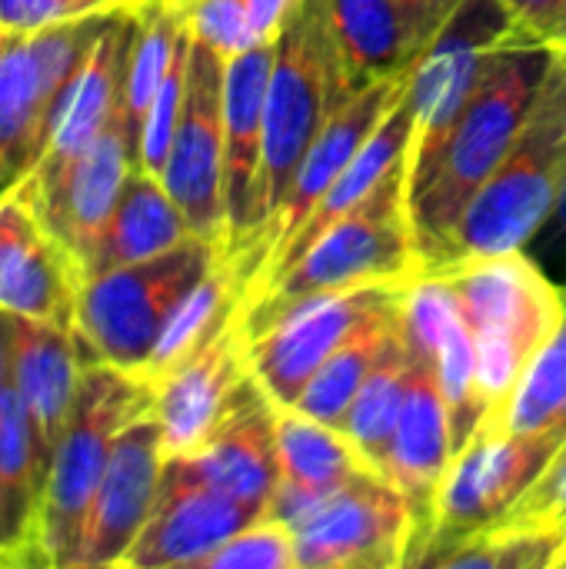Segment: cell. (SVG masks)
<instances>
[{"label": "cell", "instance_id": "8d00e7d4", "mask_svg": "<svg viewBox=\"0 0 566 569\" xmlns=\"http://www.w3.org/2000/svg\"><path fill=\"white\" fill-rule=\"evenodd\" d=\"M494 527L537 530L560 537L566 543V440L544 467V473L530 483V490Z\"/></svg>", "mask_w": 566, "mask_h": 569}, {"label": "cell", "instance_id": "f1b7e54d", "mask_svg": "<svg viewBox=\"0 0 566 569\" xmlns=\"http://www.w3.org/2000/svg\"><path fill=\"white\" fill-rule=\"evenodd\" d=\"M47 470L13 387L0 397V567L40 569V503Z\"/></svg>", "mask_w": 566, "mask_h": 569}, {"label": "cell", "instance_id": "5bb4252c", "mask_svg": "<svg viewBox=\"0 0 566 569\" xmlns=\"http://www.w3.org/2000/svg\"><path fill=\"white\" fill-rule=\"evenodd\" d=\"M404 93H407V73L404 77H384V80L367 83L360 93H354L344 107L334 110V117L324 123L320 137L307 150V157H304V163H300V170L294 177V187H290L287 200L280 203L277 217L270 220L264 237L254 243V250L247 257L234 260L244 293L254 283V277L260 273V267L274 253H280L284 243L300 230V223L310 217V210L324 200V193L347 170V163L357 157V150L367 143V137L404 100Z\"/></svg>", "mask_w": 566, "mask_h": 569}, {"label": "cell", "instance_id": "52a82bcc", "mask_svg": "<svg viewBox=\"0 0 566 569\" xmlns=\"http://www.w3.org/2000/svg\"><path fill=\"white\" fill-rule=\"evenodd\" d=\"M224 253V247L193 237L160 257L87 277L77 293L73 333L90 360L140 377L170 313Z\"/></svg>", "mask_w": 566, "mask_h": 569}, {"label": "cell", "instance_id": "7402d4cb", "mask_svg": "<svg viewBox=\"0 0 566 569\" xmlns=\"http://www.w3.org/2000/svg\"><path fill=\"white\" fill-rule=\"evenodd\" d=\"M133 167H137V143L123 123V107H120L110 127L70 167L63 183L47 200L30 203L37 217L73 253L77 267L83 270V280L90 273L93 253L103 240V230L110 223L123 180Z\"/></svg>", "mask_w": 566, "mask_h": 569}, {"label": "cell", "instance_id": "bcb514c9", "mask_svg": "<svg viewBox=\"0 0 566 569\" xmlns=\"http://www.w3.org/2000/svg\"><path fill=\"white\" fill-rule=\"evenodd\" d=\"M554 569H566V543H564V550L557 553V563H554Z\"/></svg>", "mask_w": 566, "mask_h": 569}, {"label": "cell", "instance_id": "ba28073f", "mask_svg": "<svg viewBox=\"0 0 566 569\" xmlns=\"http://www.w3.org/2000/svg\"><path fill=\"white\" fill-rule=\"evenodd\" d=\"M113 13L30 37L0 33V197L43 157L67 97Z\"/></svg>", "mask_w": 566, "mask_h": 569}, {"label": "cell", "instance_id": "836d02e7", "mask_svg": "<svg viewBox=\"0 0 566 569\" xmlns=\"http://www.w3.org/2000/svg\"><path fill=\"white\" fill-rule=\"evenodd\" d=\"M560 550L564 540L550 533L487 527L437 557L430 569H554Z\"/></svg>", "mask_w": 566, "mask_h": 569}, {"label": "cell", "instance_id": "9c48e42d", "mask_svg": "<svg viewBox=\"0 0 566 569\" xmlns=\"http://www.w3.org/2000/svg\"><path fill=\"white\" fill-rule=\"evenodd\" d=\"M510 37H517V27L504 0H460L410 67L407 100L414 110V137L404 167L407 203L434 173L490 57Z\"/></svg>", "mask_w": 566, "mask_h": 569}, {"label": "cell", "instance_id": "ee69618b", "mask_svg": "<svg viewBox=\"0 0 566 569\" xmlns=\"http://www.w3.org/2000/svg\"><path fill=\"white\" fill-rule=\"evenodd\" d=\"M7 387H10V377H7V320H3V310H0V397H3Z\"/></svg>", "mask_w": 566, "mask_h": 569}, {"label": "cell", "instance_id": "d6a6232c", "mask_svg": "<svg viewBox=\"0 0 566 569\" xmlns=\"http://www.w3.org/2000/svg\"><path fill=\"white\" fill-rule=\"evenodd\" d=\"M504 427L524 437L566 440V287L564 323L517 383L504 410Z\"/></svg>", "mask_w": 566, "mask_h": 569}, {"label": "cell", "instance_id": "4316f807", "mask_svg": "<svg viewBox=\"0 0 566 569\" xmlns=\"http://www.w3.org/2000/svg\"><path fill=\"white\" fill-rule=\"evenodd\" d=\"M410 137H414V110L410 100L404 93V100L387 113V120L367 137V143L357 150V157L347 163V170L334 180V187L324 193V200L310 210V217L300 223V230L284 243L280 253H274L260 273L254 277V283L244 293V303L254 300L264 287H270L330 223H337L340 217H347L350 210H357L394 170L407 167V153H410Z\"/></svg>", "mask_w": 566, "mask_h": 569}, {"label": "cell", "instance_id": "d4e9b609", "mask_svg": "<svg viewBox=\"0 0 566 569\" xmlns=\"http://www.w3.org/2000/svg\"><path fill=\"white\" fill-rule=\"evenodd\" d=\"M167 460L203 487L240 500L267 517L280 480L274 400L260 390V383H254L230 420L200 450Z\"/></svg>", "mask_w": 566, "mask_h": 569}, {"label": "cell", "instance_id": "1f68e13d", "mask_svg": "<svg viewBox=\"0 0 566 569\" xmlns=\"http://www.w3.org/2000/svg\"><path fill=\"white\" fill-rule=\"evenodd\" d=\"M407 377H410V353H407V337L400 333V340L380 357V363L370 370V377L357 390L344 420V433L354 440V447L367 457V463L380 477H384L394 433L404 413Z\"/></svg>", "mask_w": 566, "mask_h": 569}, {"label": "cell", "instance_id": "7bdbcfd3", "mask_svg": "<svg viewBox=\"0 0 566 569\" xmlns=\"http://www.w3.org/2000/svg\"><path fill=\"white\" fill-rule=\"evenodd\" d=\"M407 7H414L420 17H427V20H434V23H444L447 20V13L460 3V0H404Z\"/></svg>", "mask_w": 566, "mask_h": 569}, {"label": "cell", "instance_id": "603a6c76", "mask_svg": "<svg viewBox=\"0 0 566 569\" xmlns=\"http://www.w3.org/2000/svg\"><path fill=\"white\" fill-rule=\"evenodd\" d=\"M404 337L434 367L450 407L454 453L484 420L477 393V353L454 287L437 273H420L404 290Z\"/></svg>", "mask_w": 566, "mask_h": 569}, {"label": "cell", "instance_id": "30bf717a", "mask_svg": "<svg viewBox=\"0 0 566 569\" xmlns=\"http://www.w3.org/2000/svg\"><path fill=\"white\" fill-rule=\"evenodd\" d=\"M557 450V440L524 437L497 420H480L447 467L420 569H430L437 557L494 527L530 490Z\"/></svg>", "mask_w": 566, "mask_h": 569}, {"label": "cell", "instance_id": "f6af8a7d", "mask_svg": "<svg viewBox=\"0 0 566 569\" xmlns=\"http://www.w3.org/2000/svg\"><path fill=\"white\" fill-rule=\"evenodd\" d=\"M550 47H566V13L564 20H560V27H557L554 37H550Z\"/></svg>", "mask_w": 566, "mask_h": 569}, {"label": "cell", "instance_id": "7dc6e473", "mask_svg": "<svg viewBox=\"0 0 566 569\" xmlns=\"http://www.w3.org/2000/svg\"><path fill=\"white\" fill-rule=\"evenodd\" d=\"M554 50H557V57H560V63H564V67H566V47H554Z\"/></svg>", "mask_w": 566, "mask_h": 569}, {"label": "cell", "instance_id": "f546056e", "mask_svg": "<svg viewBox=\"0 0 566 569\" xmlns=\"http://www.w3.org/2000/svg\"><path fill=\"white\" fill-rule=\"evenodd\" d=\"M193 237L197 233L190 230L183 210L177 207L163 180L147 173L143 167H133L123 180V190L117 197V207L110 213L87 277L160 257Z\"/></svg>", "mask_w": 566, "mask_h": 569}, {"label": "cell", "instance_id": "8992f818", "mask_svg": "<svg viewBox=\"0 0 566 569\" xmlns=\"http://www.w3.org/2000/svg\"><path fill=\"white\" fill-rule=\"evenodd\" d=\"M153 407V387L120 367L87 360L73 413L50 457L40 503V569H73L83 527L120 430Z\"/></svg>", "mask_w": 566, "mask_h": 569}, {"label": "cell", "instance_id": "d6986e66", "mask_svg": "<svg viewBox=\"0 0 566 569\" xmlns=\"http://www.w3.org/2000/svg\"><path fill=\"white\" fill-rule=\"evenodd\" d=\"M83 270L17 193L0 197V310L73 330Z\"/></svg>", "mask_w": 566, "mask_h": 569}, {"label": "cell", "instance_id": "60d3db41", "mask_svg": "<svg viewBox=\"0 0 566 569\" xmlns=\"http://www.w3.org/2000/svg\"><path fill=\"white\" fill-rule=\"evenodd\" d=\"M504 7L514 17L517 37L544 40V43H550L566 13V0H504Z\"/></svg>", "mask_w": 566, "mask_h": 569}, {"label": "cell", "instance_id": "3957f363", "mask_svg": "<svg viewBox=\"0 0 566 569\" xmlns=\"http://www.w3.org/2000/svg\"><path fill=\"white\" fill-rule=\"evenodd\" d=\"M437 277L454 287L474 337L484 420L504 423L517 383L564 323V287L527 250L474 260Z\"/></svg>", "mask_w": 566, "mask_h": 569}, {"label": "cell", "instance_id": "e0dca14e", "mask_svg": "<svg viewBox=\"0 0 566 569\" xmlns=\"http://www.w3.org/2000/svg\"><path fill=\"white\" fill-rule=\"evenodd\" d=\"M163 433L153 410L130 420L110 453L103 480L97 487L83 540L73 569L120 567L143 523L153 513L160 480H163Z\"/></svg>", "mask_w": 566, "mask_h": 569}, {"label": "cell", "instance_id": "44dd1931", "mask_svg": "<svg viewBox=\"0 0 566 569\" xmlns=\"http://www.w3.org/2000/svg\"><path fill=\"white\" fill-rule=\"evenodd\" d=\"M3 320H7V377L27 410L37 457L47 470L60 443V433L73 413L90 353L83 350L80 337L67 327H53L13 313H3Z\"/></svg>", "mask_w": 566, "mask_h": 569}, {"label": "cell", "instance_id": "f35d334b", "mask_svg": "<svg viewBox=\"0 0 566 569\" xmlns=\"http://www.w3.org/2000/svg\"><path fill=\"white\" fill-rule=\"evenodd\" d=\"M170 3L183 13L190 33L210 50H217L224 60L254 47L247 0H170Z\"/></svg>", "mask_w": 566, "mask_h": 569}, {"label": "cell", "instance_id": "6da1fadb", "mask_svg": "<svg viewBox=\"0 0 566 569\" xmlns=\"http://www.w3.org/2000/svg\"><path fill=\"white\" fill-rule=\"evenodd\" d=\"M550 67L554 47L527 37H510L490 57L470 103L444 143L434 173L410 200V223L424 273L444 263L470 200L517 143Z\"/></svg>", "mask_w": 566, "mask_h": 569}, {"label": "cell", "instance_id": "4dcf8cb0", "mask_svg": "<svg viewBox=\"0 0 566 569\" xmlns=\"http://www.w3.org/2000/svg\"><path fill=\"white\" fill-rule=\"evenodd\" d=\"M404 290L350 330V337L320 363V370L300 390L294 410H300L327 427L344 430V420H347V410H350L357 390L364 387L370 370L380 363V357L404 333Z\"/></svg>", "mask_w": 566, "mask_h": 569}, {"label": "cell", "instance_id": "83f0119b", "mask_svg": "<svg viewBox=\"0 0 566 569\" xmlns=\"http://www.w3.org/2000/svg\"><path fill=\"white\" fill-rule=\"evenodd\" d=\"M327 7L337 47L357 90L384 77L410 73L440 27L404 0H327Z\"/></svg>", "mask_w": 566, "mask_h": 569}, {"label": "cell", "instance_id": "4fadbf2b", "mask_svg": "<svg viewBox=\"0 0 566 569\" xmlns=\"http://www.w3.org/2000/svg\"><path fill=\"white\" fill-rule=\"evenodd\" d=\"M190 30V27H187ZM193 37V33H190ZM224 70L227 60L193 37L187 90L163 167V187L183 210L190 230L227 250L224 203Z\"/></svg>", "mask_w": 566, "mask_h": 569}, {"label": "cell", "instance_id": "484cf974", "mask_svg": "<svg viewBox=\"0 0 566 569\" xmlns=\"http://www.w3.org/2000/svg\"><path fill=\"white\" fill-rule=\"evenodd\" d=\"M274 427L280 480L267 517L284 520L287 527L317 500L337 493L340 487L367 473H377L344 430L327 427L294 407L274 403Z\"/></svg>", "mask_w": 566, "mask_h": 569}, {"label": "cell", "instance_id": "ffe728a7", "mask_svg": "<svg viewBox=\"0 0 566 569\" xmlns=\"http://www.w3.org/2000/svg\"><path fill=\"white\" fill-rule=\"evenodd\" d=\"M257 520H264L260 510L203 487L167 460L153 513L120 567L200 569L220 543Z\"/></svg>", "mask_w": 566, "mask_h": 569}, {"label": "cell", "instance_id": "74e56055", "mask_svg": "<svg viewBox=\"0 0 566 569\" xmlns=\"http://www.w3.org/2000/svg\"><path fill=\"white\" fill-rule=\"evenodd\" d=\"M147 0H0V33L3 37H30L60 23L137 10Z\"/></svg>", "mask_w": 566, "mask_h": 569}, {"label": "cell", "instance_id": "e575fe53", "mask_svg": "<svg viewBox=\"0 0 566 569\" xmlns=\"http://www.w3.org/2000/svg\"><path fill=\"white\" fill-rule=\"evenodd\" d=\"M190 30L183 33L173 60H170V70L143 117V127H140V150H137V167H143L147 173L153 177H163V167H167V157H170V143H173V133H177V120H180V107H183V90H187V67H190Z\"/></svg>", "mask_w": 566, "mask_h": 569}, {"label": "cell", "instance_id": "d590c367", "mask_svg": "<svg viewBox=\"0 0 566 569\" xmlns=\"http://www.w3.org/2000/svg\"><path fill=\"white\" fill-rule=\"evenodd\" d=\"M200 569H297L294 530L284 520L264 517L220 543Z\"/></svg>", "mask_w": 566, "mask_h": 569}, {"label": "cell", "instance_id": "7c38bea8", "mask_svg": "<svg viewBox=\"0 0 566 569\" xmlns=\"http://www.w3.org/2000/svg\"><path fill=\"white\" fill-rule=\"evenodd\" d=\"M404 287L407 283H374L314 293L274 313L264 327L247 333V360L260 390L277 407H294L300 390L350 330Z\"/></svg>", "mask_w": 566, "mask_h": 569}, {"label": "cell", "instance_id": "ac0fdd59", "mask_svg": "<svg viewBox=\"0 0 566 569\" xmlns=\"http://www.w3.org/2000/svg\"><path fill=\"white\" fill-rule=\"evenodd\" d=\"M140 10V7H137ZM137 10H120L100 33L83 73L77 77L67 107L57 120L50 147L37 160V167L13 187L27 203L47 200L70 167L87 153V147L110 127L117 110L123 107V80L130 63V47L137 37Z\"/></svg>", "mask_w": 566, "mask_h": 569}, {"label": "cell", "instance_id": "b9f144b4", "mask_svg": "<svg viewBox=\"0 0 566 569\" xmlns=\"http://www.w3.org/2000/svg\"><path fill=\"white\" fill-rule=\"evenodd\" d=\"M294 7H297V0H247L254 43H274Z\"/></svg>", "mask_w": 566, "mask_h": 569}, {"label": "cell", "instance_id": "8fae6325", "mask_svg": "<svg viewBox=\"0 0 566 569\" xmlns=\"http://www.w3.org/2000/svg\"><path fill=\"white\" fill-rule=\"evenodd\" d=\"M290 530L297 569H397L410 563V507L380 473H367L317 500Z\"/></svg>", "mask_w": 566, "mask_h": 569}, {"label": "cell", "instance_id": "7a4b0ae2", "mask_svg": "<svg viewBox=\"0 0 566 569\" xmlns=\"http://www.w3.org/2000/svg\"><path fill=\"white\" fill-rule=\"evenodd\" d=\"M354 93H360L350 80L344 53L337 47L330 27L327 0H297L290 10L274 53L270 87H267V113H264V150L250 207V230L244 250L234 257H247L254 243L264 237L280 203L287 200L294 177L320 137L324 123L344 107Z\"/></svg>", "mask_w": 566, "mask_h": 569}, {"label": "cell", "instance_id": "cb8c5ba5", "mask_svg": "<svg viewBox=\"0 0 566 569\" xmlns=\"http://www.w3.org/2000/svg\"><path fill=\"white\" fill-rule=\"evenodd\" d=\"M274 53H277V40L254 43L234 53L224 70V203H227V253L230 257L244 250L247 230H250Z\"/></svg>", "mask_w": 566, "mask_h": 569}, {"label": "cell", "instance_id": "ab89813d", "mask_svg": "<svg viewBox=\"0 0 566 569\" xmlns=\"http://www.w3.org/2000/svg\"><path fill=\"white\" fill-rule=\"evenodd\" d=\"M560 287H566V177L560 187V197L550 210V217L544 220V227L534 233V240L524 247Z\"/></svg>", "mask_w": 566, "mask_h": 569}, {"label": "cell", "instance_id": "5b68a950", "mask_svg": "<svg viewBox=\"0 0 566 569\" xmlns=\"http://www.w3.org/2000/svg\"><path fill=\"white\" fill-rule=\"evenodd\" d=\"M420 273L424 263L414 240L407 177L400 167L357 210L330 223L270 287L240 303L237 320L247 337L304 297L374 283H410Z\"/></svg>", "mask_w": 566, "mask_h": 569}, {"label": "cell", "instance_id": "277c9868", "mask_svg": "<svg viewBox=\"0 0 566 569\" xmlns=\"http://www.w3.org/2000/svg\"><path fill=\"white\" fill-rule=\"evenodd\" d=\"M566 177V67L554 50V67L540 97L494 177L470 200L444 263V273L474 260L524 250L550 217Z\"/></svg>", "mask_w": 566, "mask_h": 569}, {"label": "cell", "instance_id": "9a60e30c", "mask_svg": "<svg viewBox=\"0 0 566 569\" xmlns=\"http://www.w3.org/2000/svg\"><path fill=\"white\" fill-rule=\"evenodd\" d=\"M247 337L234 317L207 347L153 380V417L163 433L167 457L200 450L240 407L254 387Z\"/></svg>", "mask_w": 566, "mask_h": 569}, {"label": "cell", "instance_id": "2e32d148", "mask_svg": "<svg viewBox=\"0 0 566 569\" xmlns=\"http://www.w3.org/2000/svg\"><path fill=\"white\" fill-rule=\"evenodd\" d=\"M407 353H410L407 397L384 467V480H390L410 507L414 540H410L407 567H420L437 520V497L447 467L454 460V430H450V407L430 360L414 343H407Z\"/></svg>", "mask_w": 566, "mask_h": 569}]
</instances>
